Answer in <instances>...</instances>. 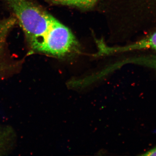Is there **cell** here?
Wrapping results in <instances>:
<instances>
[{"instance_id":"cell-1","label":"cell","mask_w":156,"mask_h":156,"mask_svg":"<svg viewBox=\"0 0 156 156\" xmlns=\"http://www.w3.org/2000/svg\"><path fill=\"white\" fill-rule=\"evenodd\" d=\"M22 28L29 45L41 39L56 19L31 0H4Z\"/></svg>"},{"instance_id":"cell-2","label":"cell","mask_w":156,"mask_h":156,"mask_svg":"<svg viewBox=\"0 0 156 156\" xmlns=\"http://www.w3.org/2000/svg\"><path fill=\"white\" fill-rule=\"evenodd\" d=\"M77 41L71 31L56 20L47 33L31 46V51L64 58L77 51Z\"/></svg>"},{"instance_id":"cell-3","label":"cell","mask_w":156,"mask_h":156,"mask_svg":"<svg viewBox=\"0 0 156 156\" xmlns=\"http://www.w3.org/2000/svg\"><path fill=\"white\" fill-rule=\"evenodd\" d=\"M100 53L102 54H108L112 53H120L127 51L144 50H156V32L134 43L123 47L114 48L101 47Z\"/></svg>"},{"instance_id":"cell-4","label":"cell","mask_w":156,"mask_h":156,"mask_svg":"<svg viewBox=\"0 0 156 156\" xmlns=\"http://www.w3.org/2000/svg\"><path fill=\"white\" fill-rule=\"evenodd\" d=\"M15 135L10 128L0 126V155L6 154L14 145Z\"/></svg>"},{"instance_id":"cell-5","label":"cell","mask_w":156,"mask_h":156,"mask_svg":"<svg viewBox=\"0 0 156 156\" xmlns=\"http://www.w3.org/2000/svg\"><path fill=\"white\" fill-rule=\"evenodd\" d=\"M55 5L66 6L77 9L88 10L92 9L99 0H47Z\"/></svg>"},{"instance_id":"cell-6","label":"cell","mask_w":156,"mask_h":156,"mask_svg":"<svg viewBox=\"0 0 156 156\" xmlns=\"http://www.w3.org/2000/svg\"><path fill=\"white\" fill-rule=\"evenodd\" d=\"M123 63H132L156 70V55H142L127 59Z\"/></svg>"},{"instance_id":"cell-7","label":"cell","mask_w":156,"mask_h":156,"mask_svg":"<svg viewBox=\"0 0 156 156\" xmlns=\"http://www.w3.org/2000/svg\"><path fill=\"white\" fill-rule=\"evenodd\" d=\"M143 156H156V147L142 154Z\"/></svg>"}]
</instances>
